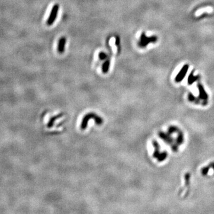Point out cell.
<instances>
[{"instance_id": "obj_12", "label": "cell", "mask_w": 214, "mask_h": 214, "mask_svg": "<svg viewBox=\"0 0 214 214\" xmlns=\"http://www.w3.org/2000/svg\"><path fill=\"white\" fill-rule=\"evenodd\" d=\"M106 57H107V56H106V53H104V52H100V53H99V59L104 60V59H105L106 58Z\"/></svg>"}, {"instance_id": "obj_2", "label": "cell", "mask_w": 214, "mask_h": 214, "mask_svg": "<svg viewBox=\"0 0 214 214\" xmlns=\"http://www.w3.org/2000/svg\"><path fill=\"white\" fill-rule=\"evenodd\" d=\"M58 10H59V5L58 4H56L54 6L52 7V10H51V13H50V15H49V16L47 22V23L48 26L52 25L53 23V22L55 21V20L56 19V17L57 16Z\"/></svg>"}, {"instance_id": "obj_6", "label": "cell", "mask_w": 214, "mask_h": 214, "mask_svg": "<svg viewBox=\"0 0 214 214\" xmlns=\"http://www.w3.org/2000/svg\"><path fill=\"white\" fill-rule=\"evenodd\" d=\"M66 43V39L65 37H62L61 38L59 43H58V50L60 53H63L65 49V45Z\"/></svg>"}, {"instance_id": "obj_8", "label": "cell", "mask_w": 214, "mask_h": 214, "mask_svg": "<svg viewBox=\"0 0 214 214\" xmlns=\"http://www.w3.org/2000/svg\"><path fill=\"white\" fill-rule=\"evenodd\" d=\"M159 136L161 139H163V140H164L165 142H168V143H170L171 142H172L171 139H170V137H169V136L168 134H165L163 132H160L159 133Z\"/></svg>"}, {"instance_id": "obj_11", "label": "cell", "mask_w": 214, "mask_h": 214, "mask_svg": "<svg viewBox=\"0 0 214 214\" xmlns=\"http://www.w3.org/2000/svg\"><path fill=\"white\" fill-rule=\"evenodd\" d=\"M177 131H178V128L176 127H175V126H171L169 128V132L170 134H171V133H173L175 132H177Z\"/></svg>"}, {"instance_id": "obj_7", "label": "cell", "mask_w": 214, "mask_h": 214, "mask_svg": "<svg viewBox=\"0 0 214 214\" xmlns=\"http://www.w3.org/2000/svg\"><path fill=\"white\" fill-rule=\"evenodd\" d=\"M110 66V60H106L102 66V72L104 73H106L109 70V68Z\"/></svg>"}, {"instance_id": "obj_5", "label": "cell", "mask_w": 214, "mask_h": 214, "mask_svg": "<svg viewBox=\"0 0 214 214\" xmlns=\"http://www.w3.org/2000/svg\"><path fill=\"white\" fill-rule=\"evenodd\" d=\"M197 87H198L199 90V98L201 99H202V100L204 101H206L208 99V95L207 94H206L203 86L201 85V84H198Z\"/></svg>"}, {"instance_id": "obj_1", "label": "cell", "mask_w": 214, "mask_h": 214, "mask_svg": "<svg viewBox=\"0 0 214 214\" xmlns=\"http://www.w3.org/2000/svg\"><path fill=\"white\" fill-rule=\"evenodd\" d=\"M91 118H93L95 119V121H96V123L98 124V125H101L102 124V122H103V120L102 119L99 117V116H98L97 115H96V114H94V113H91V114H88L86 116H85V117L83 118V121L82 122V124H81V128L82 130H85V128H86L87 127V124H88V120L89 119H90Z\"/></svg>"}, {"instance_id": "obj_3", "label": "cell", "mask_w": 214, "mask_h": 214, "mask_svg": "<svg viewBox=\"0 0 214 214\" xmlns=\"http://www.w3.org/2000/svg\"><path fill=\"white\" fill-rule=\"evenodd\" d=\"M156 41V37L155 36H152V37H147L145 35V33L143 32L142 33L141 37H140V41L139 42V45L141 47H144L149 44L150 42H155Z\"/></svg>"}, {"instance_id": "obj_4", "label": "cell", "mask_w": 214, "mask_h": 214, "mask_svg": "<svg viewBox=\"0 0 214 214\" xmlns=\"http://www.w3.org/2000/svg\"><path fill=\"white\" fill-rule=\"evenodd\" d=\"M188 68H189L188 65L184 66V67H183L182 68V69L180 70V73L177 74V77L175 78V82H181V80L184 79L185 75L186 74L188 70Z\"/></svg>"}, {"instance_id": "obj_10", "label": "cell", "mask_w": 214, "mask_h": 214, "mask_svg": "<svg viewBox=\"0 0 214 214\" xmlns=\"http://www.w3.org/2000/svg\"><path fill=\"white\" fill-rule=\"evenodd\" d=\"M183 140H184V136H183V134L181 132V133H179V134L177 137V144H181L183 142Z\"/></svg>"}, {"instance_id": "obj_9", "label": "cell", "mask_w": 214, "mask_h": 214, "mask_svg": "<svg viewBox=\"0 0 214 214\" xmlns=\"http://www.w3.org/2000/svg\"><path fill=\"white\" fill-rule=\"evenodd\" d=\"M198 78L199 77H195V76H193V73L190 74L189 78L188 79V83L189 85H190V84H192L194 82H195L198 79Z\"/></svg>"}, {"instance_id": "obj_13", "label": "cell", "mask_w": 214, "mask_h": 214, "mask_svg": "<svg viewBox=\"0 0 214 214\" xmlns=\"http://www.w3.org/2000/svg\"><path fill=\"white\" fill-rule=\"evenodd\" d=\"M119 43H120V39H119L118 37H117V39H116V45H118Z\"/></svg>"}]
</instances>
